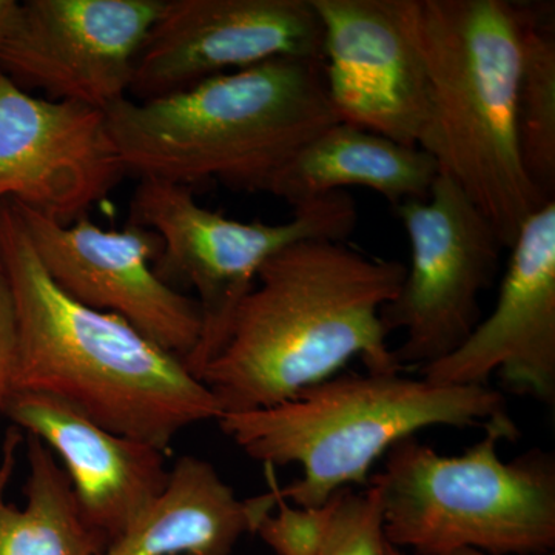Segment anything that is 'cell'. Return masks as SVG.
<instances>
[{"mask_svg":"<svg viewBox=\"0 0 555 555\" xmlns=\"http://www.w3.org/2000/svg\"><path fill=\"white\" fill-rule=\"evenodd\" d=\"M406 266L346 241L306 240L259 270L217 337L188 364L221 415L275 406L337 375L352 358L396 374L382 310Z\"/></svg>","mask_w":555,"mask_h":555,"instance_id":"1","label":"cell"},{"mask_svg":"<svg viewBox=\"0 0 555 555\" xmlns=\"http://www.w3.org/2000/svg\"><path fill=\"white\" fill-rule=\"evenodd\" d=\"M0 257L17 317L11 392L56 398L105 429L164 452L182 430L221 416L181 358L53 283L11 199L0 201Z\"/></svg>","mask_w":555,"mask_h":555,"instance_id":"2","label":"cell"},{"mask_svg":"<svg viewBox=\"0 0 555 555\" xmlns=\"http://www.w3.org/2000/svg\"><path fill=\"white\" fill-rule=\"evenodd\" d=\"M127 173L268 193L306 142L338 122L323 62L280 57L149 101L105 109Z\"/></svg>","mask_w":555,"mask_h":555,"instance_id":"3","label":"cell"},{"mask_svg":"<svg viewBox=\"0 0 555 555\" xmlns=\"http://www.w3.org/2000/svg\"><path fill=\"white\" fill-rule=\"evenodd\" d=\"M411 16L429 83L416 147L511 248L526 219L550 203L529 181L518 153V2L411 0Z\"/></svg>","mask_w":555,"mask_h":555,"instance_id":"4","label":"cell"},{"mask_svg":"<svg viewBox=\"0 0 555 555\" xmlns=\"http://www.w3.org/2000/svg\"><path fill=\"white\" fill-rule=\"evenodd\" d=\"M225 436L266 466L298 465L278 495L317 507L367 480L400 441L429 427H502L518 433L506 400L488 385H437L396 374H347L317 383L275 406L224 414Z\"/></svg>","mask_w":555,"mask_h":555,"instance_id":"5","label":"cell"},{"mask_svg":"<svg viewBox=\"0 0 555 555\" xmlns=\"http://www.w3.org/2000/svg\"><path fill=\"white\" fill-rule=\"evenodd\" d=\"M518 433L491 427L462 455H440L414 437L390 448L371 478L382 492L389 545L418 555L463 547L495 555L553 554L555 466L543 452L514 462L496 447Z\"/></svg>","mask_w":555,"mask_h":555,"instance_id":"6","label":"cell"},{"mask_svg":"<svg viewBox=\"0 0 555 555\" xmlns=\"http://www.w3.org/2000/svg\"><path fill=\"white\" fill-rule=\"evenodd\" d=\"M357 218L352 196L334 192L295 208L281 224L236 221L201 206L188 185L159 179L139 181L129 210V224L163 243L156 275L167 284L177 278L198 294L203 337L188 364L214 341L273 255L306 240L346 241Z\"/></svg>","mask_w":555,"mask_h":555,"instance_id":"7","label":"cell"},{"mask_svg":"<svg viewBox=\"0 0 555 555\" xmlns=\"http://www.w3.org/2000/svg\"><path fill=\"white\" fill-rule=\"evenodd\" d=\"M393 208L408 233L411 264L382 321L387 334L403 331V343L392 350L403 371L429 366L465 343L481 321L480 297L494 281L505 247L447 175H438L426 199Z\"/></svg>","mask_w":555,"mask_h":555,"instance_id":"8","label":"cell"},{"mask_svg":"<svg viewBox=\"0 0 555 555\" xmlns=\"http://www.w3.org/2000/svg\"><path fill=\"white\" fill-rule=\"evenodd\" d=\"M164 2L25 0L0 51V73L27 93L105 112L130 93Z\"/></svg>","mask_w":555,"mask_h":555,"instance_id":"9","label":"cell"},{"mask_svg":"<svg viewBox=\"0 0 555 555\" xmlns=\"http://www.w3.org/2000/svg\"><path fill=\"white\" fill-rule=\"evenodd\" d=\"M13 203L43 269L65 295L122 318L188 366L203 337V313L196 299L156 275L152 264L163 243L155 232L129 222L107 230L87 217L61 224Z\"/></svg>","mask_w":555,"mask_h":555,"instance_id":"10","label":"cell"},{"mask_svg":"<svg viewBox=\"0 0 555 555\" xmlns=\"http://www.w3.org/2000/svg\"><path fill=\"white\" fill-rule=\"evenodd\" d=\"M280 57L323 62V25L310 0H166L130 93L155 100Z\"/></svg>","mask_w":555,"mask_h":555,"instance_id":"11","label":"cell"},{"mask_svg":"<svg viewBox=\"0 0 555 555\" xmlns=\"http://www.w3.org/2000/svg\"><path fill=\"white\" fill-rule=\"evenodd\" d=\"M323 25L328 101L343 122L416 147L429 83L411 0H310Z\"/></svg>","mask_w":555,"mask_h":555,"instance_id":"12","label":"cell"},{"mask_svg":"<svg viewBox=\"0 0 555 555\" xmlns=\"http://www.w3.org/2000/svg\"><path fill=\"white\" fill-rule=\"evenodd\" d=\"M126 175L104 112L27 93L0 73V201L72 224Z\"/></svg>","mask_w":555,"mask_h":555,"instance_id":"13","label":"cell"},{"mask_svg":"<svg viewBox=\"0 0 555 555\" xmlns=\"http://www.w3.org/2000/svg\"><path fill=\"white\" fill-rule=\"evenodd\" d=\"M494 374L509 389L554 400L555 201L521 225L491 315L454 352L422 367L437 385H488Z\"/></svg>","mask_w":555,"mask_h":555,"instance_id":"14","label":"cell"},{"mask_svg":"<svg viewBox=\"0 0 555 555\" xmlns=\"http://www.w3.org/2000/svg\"><path fill=\"white\" fill-rule=\"evenodd\" d=\"M2 415L39 438L64 467L87 524L105 546L166 491V452L105 429L56 398L11 392Z\"/></svg>","mask_w":555,"mask_h":555,"instance_id":"15","label":"cell"},{"mask_svg":"<svg viewBox=\"0 0 555 555\" xmlns=\"http://www.w3.org/2000/svg\"><path fill=\"white\" fill-rule=\"evenodd\" d=\"M276 503V486L241 500L210 463L184 455L171 467L163 495L98 555H230Z\"/></svg>","mask_w":555,"mask_h":555,"instance_id":"16","label":"cell"},{"mask_svg":"<svg viewBox=\"0 0 555 555\" xmlns=\"http://www.w3.org/2000/svg\"><path fill=\"white\" fill-rule=\"evenodd\" d=\"M438 175L436 160L422 149L338 120L292 156L268 193L297 208L346 188H366L397 207L426 199Z\"/></svg>","mask_w":555,"mask_h":555,"instance_id":"17","label":"cell"},{"mask_svg":"<svg viewBox=\"0 0 555 555\" xmlns=\"http://www.w3.org/2000/svg\"><path fill=\"white\" fill-rule=\"evenodd\" d=\"M104 547L53 452L11 427L0 459V555H98Z\"/></svg>","mask_w":555,"mask_h":555,"instance_id":"18","label":"cell"},{"mask_svg":"<svg viewBox=\"0 0 555 555\" xmlns=\"http://www.w3.org/2000/svg\"><path fill=\"white\" fill-rule=\"evenodd\" d=\"M521 53L516 134L521 166L545 201L555 195V22L553 3H518Z\"/></svg>","mask_w":555,"mask_h":555,"instance_id":"19","label":"cell"},{"mask_svg":"<svg viewBox=\"0 0 555 555\" xmlns=\"http://www.w3.org/2000/svg\"><path fill=\"white\" fill-rule=\"evenodd\" d=\"M257 532L278 555H383L382 492L343 489L317 507L291 506L283 499Z\"/></svg>","mask_w":555,"mask_h":555,"instance_id":"20","label":"cell"},{"mask_svg":"<svg viewBox=\"0 0 555 555\" xmlns=\"http://www.w3.org/2000/svg\"><path fill=\"white\" fill-rule=\"evenodd\" d=\"M17 358V317L13 291L0 257V415L13 387Z\"/></svg>","mask_w":555,"mask_h":555,"instance_id":"21","label":"cell"},{"mask_svg":"<svg viewBox=\"0 0 555 555\" xmlns=\"http://www.w3.org/2000/svg\"><path fill=\"white\" fill-rule=\"evenodd\" d=\"M20 7L21 2H17V0H0V51H2L14 24H16Z\"/></svg>","mask_w":555,"mask_h":555,"instance_id":"22","label":"cell"},{"mask_svg":"<svg viewBox=\"0 0 555 555\" xmlns=\"http://www.w3.org/2000/svg\"><path fill=\"white\" fill-rule=\"evenodd\" d=\"M448 555H495L485 553V551L473 550V547H463V550L454 551V553ZM545 555H554V554H545Z\"/></svg>","mask_w":555,"mask_h":555,"instance_id":"23","label":"cell"},{"mask_svg":"<svg viewBox=\"0 0 555 555\" xmlns=\"http://www.w3.org/2000/svg\"><path fill=\"white\" fill-rule=\"evenodd\" d=\"M383 555H408L404 551L398 550V547L385 543V553Z\"/></svg>","mask_w":555,"mask_h":555,"instance_id":"24","label":"cell"}]
</instances>
